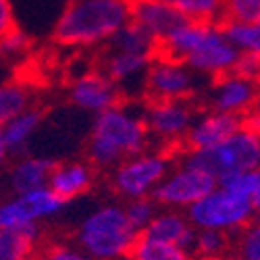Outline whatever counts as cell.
<instances>
[{
    "label": "cell",
    "instance_id": "6da1fadb",
    "mask_svg": "<svg viewBox=\"0 0 260 260\" xmlns=\"http://www.w3.org/2000/svg\"><path fill=\"white\" fill-rule=\"evenodd\" d=\"M150 136L144 123V108L117 104L94 117L88 136V162L98 169H115L125 158L148 148Z\"/></svg>",
    "mask_w": 260,
    "mask_h": 260
},
{
    "label": "cell",
    "instance_id": "7a4b0ae2",
    "mask_svg": "<svg viewBox=\"0 0 260 260\" xmlns=\"http://www.w3.org/2000/svg\"><path fill=\"white\" fill-rule=\"evenodd\" d=\"M129 23V0H67L52 27L56 44L90 48L106 44Z\"/></svg>",
    "mask_w": 260,
    "mask_h": 260
},
{
    "label": "cell",
    "instance_id": "3957f363",
    "mask_svg": "<svg viewBox=\"0 0 260 260\" xmlns=\"http://www.w3.org/2000/svg\"><path fill=\"white\" fill-rule=\"evenodd\" d=\"M138 237L140 233L119 204H104L92 210L75 231L77 250L92 260L127 258Z\"/></svg>",
    "mask_w": 260,
    "mask_h": 260
},
{
    "label": "cell",
    "instance_id": "277c9868",
    "mask_svg": "<svg viewBox=\"0 0 260 260\" xmlns=\"http://www.w3.org/2000/svg\"><path fill=\"white\" fill-rule=\"evenodd\" d=\"M193 229L221 231L225 235H237L254 219V208L244 193L216 185L208 196L185 210Z\"/></svg>",
    "mask_w": 260,
    "mask_h": 260
},
{
    "label": "cell",
    "instance_id": "5b68a950",
    "mask_svg": "<svg viewBox=\"0 0 260 260\" xmlns=\"http://www.w3.org/2000/svg\"><path fill=\"white\" fill-rule=\"evenodd\" d=\"M219 185L216 175L198 162H193L189 156H183L177 167H171L165 179L152 193V200L158 208H173V210H187L196 202Z\"/></svg>",
    "mask_w": 260,
    "mask_h": 260
},
{
    "label": "cell",
    "instance_id": "8992f818",
    "mask_svg": "<svg viewBox=\"0 0 260 260\" xmlns=\"http://www.w3.org/2000/svg\"><path fill=\"white\" fill-rule=\"evenodd\" d=\"M171 156L162 150H150L125 158L111 173V185L117 196L129 200L152 198L154 189L171 171Z\"/></svg>",
    "mask_w": 260,
    "mask_h": 260
},
{
    "label": "cell",
    "instance_id": "52a82bcc",
    "mask_svg": "<svg viewBox=\"0 0 260 260\" xmlns=\"http://www.w3.org/2000/svg\"><path fill=\"white\" fill-rule=\"evenodd\" d=\"M193 162L208 169L212 175L225 177L231 173H244L260 167V136L240 127L233 136L223 140L206 152H185Z\"/></svg>",
    "mask_w": 260,
    "mask_h": 260
},
{
    "label": "cell",
    "instance_id": "ba28073f",
    "mask_svg": "<svg viewBox=\"0 0 260 260\" xmlns=\"http://www.w3.org/2000/svg\"><path fill=\"white\" fill-rule=\"evenodd\" d=\"M198 92V75L185 62L173 60L156 54L150 62L144 79L146 102H169V100H189Z\"/></svg>",
    "mask_w": 260,
    "mask_h": 260
},
{
    "label": "cell",
    "instance_id": "9c48e42d",
    "mask_svg": "<svg viewBox=\"0 0 260 260\" xmlns=\"http://www.w3.org/2000/svg\"><path fill=\"white\" fill-rule=\"evenodd\" d=\"M64 208L48 187L29 193H19L0 200V229H40L42 221H48Z\"/></svg>",
    "mask_w": 260,
    "mask_h": 260
},
{
    "label": "cell",
    "instance_id": "30bf717a",
    "mask_svg": "<svg viewBox=\"0 0 260 260\" xmlns=\"http://www.w3.org/2000/svg\"><path fill=\"white\" fill-rule=\"evenodd\" d=\"M196 119V111L189 100L148 102L144 108V123L150 138H156L165 146L183 144L189 127Z\"/></svg>",
    "mask_w": 260,
    "mask_h": 260
},
{
    "label": "cell",
    "instance_id": "8fae6325",
    "mask_svg": "<svg viewBox=\"0 0 260 260\" xmlns=\"http://www.w3.org/2000/svg\"><path fill=\"white\" fill-rule=\"evenodd\" d=\"M237 58H240V52L229 44V40L225 38L221 25L212 23L208 27L206 36L200 40V44L196 46V50L183 62L198 77L219 79L233 71Z\"/></svg>",
    "mask_w": 260,
    "mask_h": 260
},
{
    "label": "cell",
    "instance_id": "7c38bea8",
    "mask_svg": "<svg viewBox=\"0 0 260 260\" xmlns=\"http://www.w3.org/2000/svg\"><path fill=\"white\" fill-rule=\"evenodd\" d=\"M260 102V81H252L235 73H227L219 79H212L208 90L210 111L225 113L237 119H244Z\"/></svg>",
    "mask_w": 260,
    "mask_h": 260
},
{
    "label": "cell",
    "instance_id": "4fadbf2b",
    "mask_svg": "<svg viewBox=\"0 0 260 260\" xmlns=\"http://www.w3.org/2000/svg\"><path fill=\"white\" fill-rule=\"evenodd\" d=\"M69 100L79 111L100 115L123 102V94L102 71L79 75L69 88Z\"/></svg>",
    "mask_w": 260,
    "mask_h": 260
},
{
    "label": "cell",
    "instance_id": "5bb4252c",
    "mask_svg": "<svg viewBox=\"0 0 260 260\" xmlns=\"http://www.w3.org/2000/svg\"><path fill=\"white\" fill-rule=\"evenodd\" d=\"M240 127L242 119L208 111L204 115H196L181 146L185 148V152H206V150L219 146L223 140L233 136Z\"/></svg>",
    "mask_w": 260,
    "mask_h": 260
},
{
    "label": "cell",
    "instance_id": "9a60e30c",
    "mask_svg": "<svg viewBox=\"0 0 260 260\" xmlns=\"http://www.w3.org/2000/svg\"><path fill=\"white\" fill-rule=\"evenodd\" d=\"M129 21L160 44L185 19L167 0H129Z\"/></svg>",
    "mask_w": 260,
    "mask_h": 260
},
{
    "label": "cell",
    "instance_id": "2e32d148",
    "mask_svg": "<svg viewBox=\"0 0 260 260\" xmlns=\"http://www.w3.org/2000/svg\"><path fill=\"white\" fill-rule=\"evenodd\" d=\"M94 181H96V169L88 160H62L52 165L48 189L67 204L83 196V193H88Z\"/></svg>",
    "mask_w": 260,
    "mask_h": 260
},
{
    "label": "cell",
    "instance_id": "e0dca14e",
    "mask_svg": "<svg viewBox=\"0 0 260 260\" xmlns=\"http://www.w3.org/2000/svg\"><path fill=\"white\" fill-rule=\"evenodd\" d=\"M152 60H154V56L106 50L104 60H102V73L111 79L121 90V94L125 96V92H129V88H134V85L144 90L146 71Z\"/></svg>",
    "mask_w": 260,
    "mask_h": 260
},
{
    "label": "cell",
    "instance_id": "ac0fdd59",
    "mask_svg": "<svg viewBox=\"0 0 260 260\" xmlns=\"http://www.w3.org/2000/svg\"><path fill=\"white\" fill-rule=\"evenodd\" d=\"M193 233H196V229L191 227L187 214L183 210L158 208L156 216L150 221V225L140 235L150 237V240H156V242H162V244L179 246V248L189 252Z\"/></svg>",
    "mask_w": 260,
    "mask_h": 260
},
{
    "label": "cell",
    "instance_id": "d6986e66",
    "mask_svg": "<svg viewBox=\"0 0 260 260\" xmlns=\"http://www.w3.org/2000/svg\"><path fill=\"white\" fill-rule=\"evenodd\" d=\"M54 160L42 156H23L9 169V187L13 196L29 193L42 187H48V177Z\"/></svg>",
    "mask_w": 260,
    "mask_h": 260
},
{
    "label": "cell",
    "instance_id": "ffe728a7",
    "mask_svg": "<svg viewBox=\"0 0 260 260\" xmlns=\"http://www.w3.org/2000/svg\"><path fill=\"white\" fill-rule=\"evenodd\" d=\"M42 125V113L36 106L27 108L21 115H17L15 119H11L9 123H5L0 127V134L3 140L9 148V152H23L27 148V144L31 142V138L36 136V132Z\"/></svg>",
    "mask_w": 260,
    "mask_h": 260
},
{
    "label": "cell",
    "instance_id": "44dd1931",
    "mask_svg": "<svg viewBox=\"0 0 260 260\" xmlns=\"http://www.w3.org/2000/svg\"><path fill=\"white\" fill-rule=\"evenodd\" d=\"M106 50L113 52H127V54H144V56H156L158 44L154 38H150L144 29L134 25L132 21L121 27L111 40L106 42Z\"/></svg>",
    "mask_w": 260,
    "mask_h": 260
},
{
    "label": "cell",
    "instance_id": "7402d4cb",
    "mask_svg": "<svg viewBox=\"0 0 260 260\" xmlns=\"http://www.w3.org/2000/svg\"><path fill=\"white\" fill-rule=\"evenodd\" d=\"M40 229H0V260H29L38 250Z\"/></svg>",
    "mask_w": 260,
    "mask_h": 260
},
{
    "label": "cell",
    "instance_id": "603a6c76",
    "mask_svg": "<svg viewBox=\"0 0 260 260\" xmlns=\"http://www.w3.org/2000/svg\"><path fill=\"white\" fill-rule=\"evenodd\" d=\"M221 29L229 44L240 54L260 56V21H221Z\"/></svg>",
    "mask_w": 260,
    "mask_h": 260
},
{
    "label": "cell",
    "instance_id": "cb8c5ba5",
    "mask_svg": "<svg viewBox=\"0 0 260 260\" xmlns=\"http://www.w3.org/2000/svg\"><path fill=\"white\" fill-rule=\"evenodd\" d=\"M185 21L196 23H216L223 21L225 0H167Z\"/></svg>",
    "mask_w": 260,
    "mask_h": 260
},
{
    "label": "cell",
    "instance_id": "d4e9b609",
    "mask_svg": "<svg viewBox=\"0 0 260 260\" xmlns=\"http://www.w3.org/2000/svg\"><path fill=\"white\" fill-rule=\"evenodd\" d=\"M229 246V235L210 229H196L189 246V256L191 260H225Z\"/></svg>",
    "mask_w": 260,
    "mask_h": 260
},
{
    "label": "cell",
    "instance_id": "484cf974",
    "mask_svg": "<svg viewBox=\"0 0 260 260\" xmlns=\"http://www.w3.org/2000/svg\"><path fill=\"white\" fill-rule=\"evenodd\" d=\"M31 92L21 81L0 83V127L31 108Z\"/></svg>",
    "mask_w": 260,
    "mask_h": 260
},
{
    "label": "cell",
    "instance_id": "4316f807",
    "mask_svg": "<svg viewBox=\"0 0 260 260\" xmlns=\"http://www.w3.org/2000/svg\"><path fill=\"white\" fill-rule=\"evenodd\" d=\"M127 258L129 260H191L187 250L173 244L150 240V237H144V235H140L136 240Z\"/></svg>",
    "mask_w": 260,
    "mask_h": 260
},
{
    "label": "cell",
    "instance_id": "83f0119b",
    "mask_svg": "<svg viewBox=\"0 0 260 260\" xmlns=\"http://www.w3.org/2000/svg\"><path fill=\"white\" fill-rule=\"evenodd\" d=\"M219 185L244 193L254 208L256 219H260V167L252 171L231 173V175L219 177Z\"/></svg>",
    "mask_w": 260,
    "mask_h": 260
},
{
    "label": "cell",
    "instance_id": "f1b7e54d",
    "mask_svg": "<svg viewBox=\"0 0 260 260\" xmlns=\"http://www.w3.org/2000/svg\"><path fill=\"white\" fill-rule=\"evenodd\" d=\"M235 252L240 260H260V219H254L237 233Z\"/></svg>",
    "mask_w": 260,
    "mask_h": 260
},
{
    "label": "cell",
    "instance_id": "f546056e",
    "mask_svg": "<svg viewBox=\"0 0 260 260\" xmlns=\"http://www.w3.org/2000/svg\"><path fill=\"white\" fill-rule=\"evenodd\" d=\"M123 208H125V214H127L129 223L134 225V229H136L138 233H142V231L150 225V221H152L154 216H156V212H158V204H156L152 198L129 200Z\"/></svg>",
    "mask_w": 260,
    "mask_h": 260
},
{
    "label": "cell",
    "instance_id": "4dcf8cb0",
    "mask_svg": "<svg viewBox=\"0 0 260 260\" xmlns=\"http://www.w3.org/2000/svg\"><path fill=\"white\" fill-rule=\"evenodd\" d=\"M258 21L260 0H225L223 21Z\"/></svg>",
    "mask_w": 260,
    "mask_h": 260
},
{
    "label": "cell",
    "instance_id": "1f68e13d",
    "mask_svg": "<svg viewBox=\"0 0 260 260\" xmlns=\"http://www.w3.org/2000/svg\"><path fill=\"white\" fill-rule=\"evenodd\" d=\"M29 260H92L85 254H81L73 246H64V244H50L46 248H38L36 254Z\"/></svg>",
    "mask_w": 260,
    "mask_h": 260
},
{
    "label": "cell",
    "instance_id": "d6a6232c",
    "mask_svg": "<svg viewBox=\"0 0 260 260\" xmlns=\"http://www.w3.org/2000/svg\"><path fill=\"white\" fill-rule=\"evenodd\" d=\"M27 48H29V38L19 27H15L11 34H7L3 40H0V54L9 56V58L23 56Z\"/></svg>",
    "mask_w": 260,
    "mask_h": 260
},
{
    "label": "cell",
    "instance_id": "836d02e7",
    "mask_svg": "<svg viewBox=\"0 0 260 260\" xmlns=\"http://www.w3.org/2000/svg\"><path fill=\"white\" fill-rule=\"evenodd\" d=\"M231 73L240 75V77H246V79H252V81H260V56L240 54V58H237Z\"/></svg>",
    "mask_w": 260,
    "mask_h": 260
},
{
    "label": "cell",
    "instance_id": "e575fe53",
    "mask_svg": "<svg viewBox=\"0 0 260 260\" xmlns=\"http://www.w3.org/2000/svg\"><path fill=\"white\" fill-rule=\"evenodd\" d=\"M17 27L15 23V9L11 0H0V40Z\"/></svg>",
    "mask_w": 260,
    "mask_h": 260
},
{
    "label": "cell",
    "instance_id": "d590c367",
    "mask_svg": "<svg viewBox=\"0 0 260 260\" xmlns=\"http://www.w3.org/2000/svg\"><path fill=\"white\" fill-rule=\"evenodd\" d=\"M242 127H246V129H250L252 134H256V136H260V102L252 108V111L242 119Z\"/></svg>",
    "mask_w": 260,
    "mask_h": 260
},
{
    "label": "cell",
    "instance_id": "8d00e7d4",
    "mask_svg": "<svg viewBox=\"0 0 260 260\" xmlns=\"http://www.w3.org/2000/svg\"><path fill=\"white\" fill-rule=\"evenodd\" d=\"M9 158H11V152H9V148H7L5 140H3V134H0V173H3V171L7 169Z\"/></svg>",
    "mask_w": 260,
    "mask_h": 260
},
{
    "label": "cell",
    "instance_id": "74e56055",
    "mask_svg": "<svg viewBox=\"0 0 260 260\" xmlns=\"http://www.w3.org/2000/svg\"><path fill=\"white\" fill-rule=\"evenodd\" d=\"M225 260H240V258H237V256H233V258H225Z\"/></svg>",
    "mask_w": 260,
    "mask_h": 260
},
{
    "label": "cell",
    "instance_id": "f35d334b",
    "mask_svg": "<svg viewBox=\"0 0 260 260\" xmlns=\"http://www.w3.org/2000/svg\"><path fill=\"white\" fill-rule=\"evenodd\" d=\"M121 260H129V258H121Z\"/></svg>",
    "mask_w": 260,
    "mask_h": 260
},
{
    "label": "cell",
    "instance_id": "ab89813d",
    "mask_svg": "<svg viewBox=\"0 0 260 260\" xmlns=\"http://www.w3.org/2000/svg\"><path fill=\"white\" fill-rule=\"evenodd\" d=\"M258 21H260V19H258Z\"/></svg>",
    "mask_w": 260,
    "mask_h": 260
}]
</instances>
